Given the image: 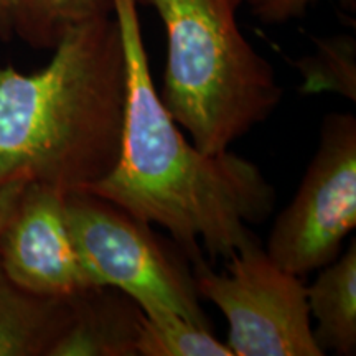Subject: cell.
Segmentation results:
<instances>
[{
  "mask_svg": "<svg viewBox=\"0 0 356 356\" xmlns=\"http://www.w3.org/2000/svg\"><path fill=\"white\" fill-rule=\"evenodd\" d=\"M114 17L127 65L121 147L113 170L86 191L165 229L191 264L204 254L229 259L270 216L274 186L251 160L186 139L152 79L136 0H114Z\"/></svg>",
  "mask_w": 356,
  "mask_h": 356,
  "instance_id": "obj_1",
  "label": "cell"
},
{
  "mask_svg": "<svg viewBox=\"0 0 356 356\" xmlns=\"http://www.w3.org/2000/svg\"><path fill=\"white\" fill-rule=\"evenodd\" d=\"M127 65L114 13L74 26L47 66H0V186L37 181L86 191L121 147Z\"/></svg>",
  "mask_w": 356,
  "mask_h": 356,
  "instance_id": "obj_2",
  "label": "cell"
},
{
  "mask_svg": "<svg viewBox=\"0 0 356 356\" xmlns=\"http://www.w3.org/2000/svg\"><path fill=\"white\" fill-rule=\"evenodd\" d=\"M136 2L162 20L167 58L159 95L200 150H231L273 115L284 89L238 24L243 0Z\"/></svg>",
  "mask_w": 356,
  "mask_h": 356,
  "instance_id": "obj_3",
  "label": "cell"
},
{
  "mask_svg": "<svg viewBox=\"0 0 356 356\" xmlns=\"http://www.w3.org/2000/svg\"><path fill=\"white\" fill-rule=\"evenodd\" d=\"M66 218L89 286L118 289L142 312L170 310L210 325L188 259L152 225L89 191L66 195Z\"/></svg>",
  "mask_w": 356,
  "mask_h": 356,
  "instance_id": "obj_4",
  "label": "cell"
},
{
  "mask_svg": "<svg viewBox=\"0 0 356 356\" xmlns=\"http://www.w3.org/2000/svg\"><path fill=\"white\" fill-rule=\"evenodd\" d=\"M226 264H191L200 299L211 302L228 322L233 356H322L312 330L304 277L282 269L254 238Z\"/></svg>",
  "mask_w": 356,
  "mask_h": 356,
  "instance_id": "obj_5",
  "label": "cell"
},
{
  "mask_svg": "<svg viewBox=\"0 0 356 356\" xmlns=\"http://www.w3.org/2000/svg\"><path fill=\"white\" fill-rule=\"evenodd\" d=\"M356 226V119L325 115L320 140L291 203L275 218L266 252L305 277L340 256Z\"/></svg>",
  "mask_w": 356,
  "mask_h": 356,
  "instance_id": "obj_6",
  "label": "cell"
},
{
  "mask_svg": "<svg viewBox=\"0 0 356 356\" xmlns=\"http://www.w3.org/2000/svg\"><path fill=\"white\" fill-rule=\"evenodd\" d=\"M0 266L17 286L51 297H73L91 287L79 262L66 195L30 181L0 231Z\"/></svg>",
  "mask_w": 356,
  "mask_h": 356,
  "instance_id": "obj_7",
  "label": "cell"
},
{
  "mask_svg": "<svg viewBox=\"0 0 356 356\" xmlns=\"http://www.w3.org/2000/svg\"><path fill=\"white\" fill-rule=\"evenodd\" d=\"M142 315L118 289H84L73 296V318L50 356H137Z\"/></svg>",
  "mask_w": 356,
  "mask_h": 356,
  "instance_id": "obj_8",
  "label": "cell"
},
{
  "mask_svg": "<svg viewBox=\"0 0 356 356\" xmlns=\"http://www.w3.org/2000/svg\"><path fill=\"white\" fill-rule=\"evenodd\" d=\"M73 318V297L17 286L0 266V356H50Z\"/></svg>",
  "mask_w": 356,
  "mask_h": 356,
  "instance_id": "obj_9",
  "label": "cell"
},
{
  "mask_svg": "<svg viewBox=\"0 0 356 356\" xmlns=\"http://www.w3.org/2000/svg\"><path fill=\"white\" fill-rule=\"evenodd\" d=\"M307 302L315 320L314 338L325 353L353 356L356 353V241L327 266L320 267Z\"/></svg>",
  "mask_w": 356,
  "mask_h": 356,
  "instance_id": "obj_10",
  "label": "cell"
},
{
  "mask_svg": "<svg viewBox=\"0 0 356 356\" xmlns=\"http://www.w3.org/2000/svg\"><path fill=\"white\" fill-rule=\"evenodd\" d=\"M114 13V0H15L13 37L33 50H53L74 26Z\"/></svg>",
  "mask_w": 356,
  "mask_h": 356,
  "instance_id": "obj_11",
  "label": "cell"
},
{
  "mask_svg": "<svg viewBox=\"0 0 356 356\" xmlns=\"http://www.w3.org/2000/svg\"><path fill=\"white\" fill-rule=\"evenodd\" d=\"M136 348L139 356H233L210 325L170 310L144 312Z\"/></svg>",
  "mask_w": 356,
  "mask_h": 356,
  "instance_id": "obj_12",
  "label": "cell"
},
{
  "mask_svg": "<svg viewBox=\"0 0 356 356\" xmlns=\"http://www.w3.org/2000/svg\"><path fill=\"white\" fill-rule=\"evenodd\" d=\"M304 95L333 92L356 101V42L351 35L315 38V53L297 60Z\"/></svg>",
  "mask_w": 356,
  "mask_h": 356,
  "instance_id": "obj_13",
  "label": "cell"
},
{
  "mask_svg": "<svg viewBox=\"0 0 356 356\" xmlns=\"http://www.w3.org/2000/svg\"><path fill=\"white\" fill-rule=\"evenodd\" d=\"M318 0H243L252 17L264 25H282L299 20ZM346 10H355L356 0H338Z\"/></svg>",
  "mask_w": 356,
  "mask_h": 356,
  "instance_id": "obj_14",
  "label": "cell"
},
{
  "mask_svg": "<svg viewBox=\"0 0 356 356\" xmlns=\"http://www.w3.org/2000/svg\"><path fill=\"white\" fill-rule=\"evenodd\" d=\"M25 185V181H10V184L0 186V231L6 226L8 216H10Z\"/></svg>",
  "mask_w": 356,
  "mask_h": 356,
  "instance_id": "obj_15",
  "label": "cell"
},
{
  "mask_svg": "<svg viewBox=\"0 0 356 356\" xmlns=\"http://www.w3.org/2000/svg\"><path fill=\"white\" fill-rule=\"evenodd\" d=\"M13 8L15 0H0V40L10 42L13 38Z\"/></svg>",
  "mask_w": 356,
  "mask_h": 356,
  "instance_id": "obj_16",
  "label": "cell"
}]
</instances>
